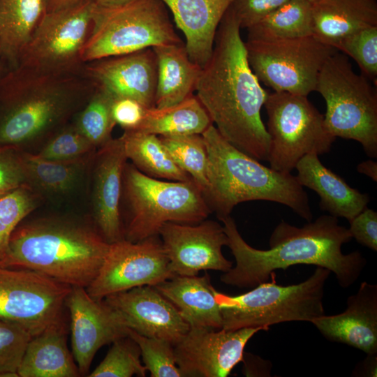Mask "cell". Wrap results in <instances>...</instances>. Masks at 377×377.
<instances>
[{"instance_id": "f546056e", "label": "cell", "mask_w": 377, "mask_h": 377, "mask_svg": "<svg viewBox=\"0 0 377 377\" xmlns=\"http://www.w3.org/2000/svg\"><path fill=\"white\" fill-rule=\"evenodd\" d=\"M119 138L127 160H131L143 174L168 181H193L176 164L159 136L138 131H124Z\"/></svg>"}, {"instance_id": "4fadbf2b", "label": "cell", "mask_w": 377, "mask_h": 377, "mask_svg": "<svg viewBox=\"0 0 377 377\" xmlns=\"http://www.w3.org/2000/svg\"><path fill=\"white\" fill-rule=\"evenodd\" d=\"M71 286L37 272L0 265V319L34 337L62 318Z\"/></svg>"}, {"instance_id": "c3c4849f", "label": "cell", "mask_w": 377, "mask_h": 377, "mask_svg": "<svg viewBox=\"0 0 377 377\" xmlns=\"http://www.w3.org/2000/svg\"><path fill=\"white\" fill-rule=\"evenodd\" d=\"M138 0H93L99 7L112 8L123 6Z\"/></svg>"}, {"instance_id": "f907efd6", "label": "cell", "mask_w": 377, "mask_h": 377, "mask_svg": "<svg viewBox=\"0 0 377 377\" xmlns=\"http://www.w3.org/2000/svg\"><path fill=\"white\" fill-rule=\"evenodd\" d=\"M1 57V49H0V58Z\"/></svg>"}, {"instance_id": "4dcf8cb0", "label": "cell", "mask_w": 377, "mask_h": 377, "mask_svg": "<svg viewBox=\"0 0 377 377\" xmlns=\"http://www.w3.org/2000/svg\"><path fill=\"white\" fill-rule=\"evenodd\" d=\"M27 185L46 194H66L80 182L86 158L73 161H53L37 154H20Z\"/></svg>"}, {"instance_id": "7dc6e473", "label": "cell", "mask_w": 377, "mask_h": 377, "mask_svg": "<svg viewBox=\"0 0 377 377\" xmlns=\"http://www.w3.org/2000/svg\"><path fill=\"white\" fill-rule=\"evenodd\" d=\"M359 173L365 175L374 182H377V162L373 160H367L361 162L357 166Z\"/></svg>"}, {"instance_id": "8d00e7d4", "label": "cell", "mask_w": 377, "mask_h": 377, "mask_svg": "<svg viewBox=\"0 0 377 377\" xmlns=\"http://www.w3.org/2000/svg\"><path fill=\"white\" fill-rule=\"evenodd\" d=\"M128 336L140 350V356L151 377H181L174 353V346L167 340L149 337L130 329Z\"/></svg>"}, {"instance_id": "ab89813d", "label": "cell", "mask_w": 377, "mask_h": 377, "mask_svg": "<svg viewBox=\"0 0 377 377\" xmlns=\"http://www.w3.org/2000/svg\"><path fill=\"white\" fill-rule=\"evenodd\" d=\"M31 337L20 325L0 319V377H18L17 370Z\"/></svg>"}, {"instance_id": "6da1fadb", "label": "cell", "mask_w": 377, "mask_h": 377, "mask_svg": "<svg viewBox=\"0 0 377 377\" xmlns=\"http://www.w3.org/2000/svg\"><path fill=\"white\" fill-rule=\"evenodd\" d=\"M230 8L217 29L212 53L202 67L195 91L220 135L238 149L267 161L269 135L260 111L269 93L251 70Z\"/></svg>"}, {"instance_id": "f6af8a7d", "label": "cell", "mask_w": 377, "mask_h": 377, "mask_svg": "<svg viewBox=\"0 0 377 377\" xmlns=\"http://www.w3.org/2000/svg\"><path fill=\"white\" fill-rule=\"evenodd\" d=\"M367 357L360 362L353 371V374L360 376H376L377 354L367 355Z\"/></svg>"}, {"instance_id": "8fae6325", "label": "cell", "mask_w": 377, "mask_h": 377, "mask_svg": "<svg viewBox=\"0 0 377 377\" xmlns=\"http://www.w3.org/2000/svg\"><path fill=\"white\" fill-rule=\"evenodd\" d=\"M249 66L273 91L308 96L316 90L320 71L338 50L313 35L270 41L245 42Z\"/></svg>"}, {"instance_id": "7402d4cb", "label": "cell", "mask_w": 377, "mask_h": 377, "mask_svg": "<svg viewBox=\"0 0 377 377\" xmlns=\"http://www.w3.org/2000/svg\"><path fill=\"white\" fill-rule=\"evenodd\" d=\"M183 32L189 58L202 67L214 48L218 27L233 0H161Z\"/></svg>"}, {"instance_id": "7a4b0ae2", "label": "cell", "mask_w": 377, "mask_h": 377, "mask_svg": "<svg viewBox=\"0 0 377 377\" xmlns=\"http://www.w3.org/2000/svg\"><path fill=\"white\" fill-rule=\"evenodd\" d=\"M228 237V245L235 265L221 276V281L238 288H252L270 279L276 269L295 265H312L334 273L339 285L346 288L358 279L367 260L358 251L342 252V246L352 236L348 228L339 224L338 218L324 214L302 227L281 221L274 229L269 249L250 246L237 230L230 215L219 219Z\"/></svg>"}, {"instance_id": "f35d334b", "label": "cell", "mask_w": 377, "mask_h": 377, "mask_svg": "<svg viewBox=\"0 0 377 377\" xmlns=\"http://www.w3.org/2000/svg\"><path fill=\"white\" fill-rule=\"evenodd\" d=\"M337 50L353 58L362 75L373 81L377 77V26L359 30L345 38Z\"/></svg>"}, {"instance_id": "d590c367", "label": "cell", "mask_w": 377, "mask_h": 377, "mask_svg": "<svg viewBox=\"0 0 377 377\" xmlns=\"http://www.w3.org/2000/svg\"><path fill=\"white\" fill-rule=\"evenodd\" d=\"M36 205V195L27 185L0 198V260L6 254L13 231Z\"/></svg>"}, {"instance_id": "ee69618b", "label": "cell", "mask_w": 377, "mask_h": 377, "mask_svg": "<svg viewBox=\"0 0 377 377\" xmlns=\"http://www.w3.org/2000/svg\"><path fill=\"white\" fill-rule=\"evenodd\" d=\"M349 223L352 237L362 246L377 251V212L367 207Z\"/></svg>"}, {"instance_id": "1f68e13d", "label": "cell", "mask_w": 377, "mask_h": 377, "mask_svg": "<svg viewBox=\"0 0 377 377\" xmlns=\"http://www.w3.org/2000/svg\"><path fill=\"white\" fill-rule=\"evenodd\" d=\"M247 40L270 41L313 35L311 3L290 0L247 29Z\"/></svg>"}, {"instance_id": "9c48e42d", "label": "cell", "mask_w": 377, "mask_h": 377, "mask_svg": "<svg viewBox=\"0 0 377 377\" xmlns=\"http://www.w3.org/2000/svg\"><path fill=\"white\" fill-rule=\"evenodd\" d=\"M181 43L161 0H138L112 8L96 5L82 61L85 64Z\"/></svg>"}, {"instance_id": "ba28073f", "label": "cell", "mask_w": 377, "mask_h": 377, "mask_svg": "<svg viewBox=\"0 0 377 377\" xmlns=\"http://www.w3.org/2000/svg\"><path fill=\"white\" fill-rule=\"evenodd\" d=\"M326 103L324 123L334 138L360 142L377 157V94L364 75L357 74L344 54L336 52L325 62L316 90Z\"/></svg>"}, {"instance_id": "4316f807", "label": "cell", "mask_w": 377, "mask_h": 377, "mask_svg": "<svg viewBox=\"0 0 377 377\" xmlns=\"http://www.w3.org/2000/svg\"><path fill=\"white\" fill-rule=\"evenodd\" d=\"M152 49L157 64L154 107L170 106L193 95L202 67L189 58L185 44L162 45Z\"/></svg>"}, {"instance_id": "9a60e30c", "label": "cell", "mask_w": 377, "mask_h": 377, "mask_svg": "<svg viewBox=\"0 0 377 377\" xmlns=\"http://www.w3.org/2000/svg\"><path fill=\"white\" fill-rule=\"evenodd\" d=\"M262 327L238 330L190 327L174 345L175 362L183 377H226L243 360L244 348Z\"/></svg>"}, {"instance_id": "484cf974", "label": "cell", "mask_w": 377, "mask_h": 377, "mask_svg": "<svg viewBox=\"0 0 377 377\" xmlns=\"http://www.w3.org/2000/svg\"><path fill=\"white\" fill-rule=\"evenodd\" d=\"M18 377H77V364L68 348L63 318L32 337L17 370Z\"/></svg>"}, {"instance_id": "7c38bea8", "label": "cell", "mask_w": 377, "mask_h": 377, "mask_svg": "<svg viewBox=\"0 0 377 377\" xmlns=\"http://www.w3.org/2000/svg\"><path fill=\"white\" fill-rule=\"evenodd\" d=\"M95 6L93 0H87L45 13L22 51L17 67L47 72L82 69V53L91 31Z\"/></svg>"}, {"instance_id": "681fc988", "label": "cell", "mask_w": 377, "mask_h": 377, "mask_svg": "<svg viewBox=\"0 0 377 377\" xmlns=\"http://www.w3.org/2000/svg\"><path fill=\"white\" fill-rule=\"evenodd\" d=\"M308 1H309V2H311V3H313V2H314V1H317V0H308Z\"/></svg>"}, {"instance_id": "d6986e66", "label": "cell", "mask_w": 377, "mask_h": 377, "mask_svg": "<svg viewBox=\"0 0 377 377\" xmlns=\"http://www.w3.org/2000/svg\"><path fill=\"white\" fill-rule=\"evenodd\" d=\"M84 70L113 97H128L154 107L157 64L152 48L87 62Z\"/></svg>"}, {"instance_id": "cb8c5ba5", "label": "cell", "mask_w": 377, "mask_h": 377, "mask_svg": "<svg viewBox=\"0 0 377 377\" xmlns=\"http://www.w3.org/2000/svg\"><path fill=\"white\" fill-rule=\"evenodd\" d=\"M154 287L177 309L190 327L222 328V316L207 273L175 276Z\"/></svg>"}, {"instance_id": "d6a6232c", "label": "cell", "mask_w": 377, "mask_h": 377, "mask_svg": "<svg viewBox=\"0 0 377 377\" xmlns=\"http://www.w3.org/2000/svg\"><path fill=\"white\" fill-rule=\"evenodd\" d=\"M159 138L176 164L192 179L205 197L209 188L208 156L202 134Z\"/></svg>"}, {"instance_id": "836d02e7", "label": "cell", "mask_w": 377, "mask_h": 377, "mask_svg": "<svg viewBox=\"0 0 377 377\" xmlns=\"http://www.w3.org/2000/svg\"><path fill=\"white\" fill-rule=\"evenodd\" d=\"M112 99L110 94L96 85L77 115L75 126L95 147H100L112 139V131L116 125L112 114Z\"/></svg>"}, {"instance_id": "5bb4252c", "label": "cell", "mask_w": 377, "mask_h": 377, "mask_svg": "<svg viewBox=\"0 0 377 377\" xmlns=\"http://www.w3.org/2000/svg\"><path fill=\"white\" fill-rule=\"evenodd\" d=\"M175 277L158 235L132 242L110 244L99 272L86 288L96 300L133 288L156 286Z\"/></svg>"}, {"instance_id": "3957f363", "label": "cell", "mask_w": 377, "mask_h": 377, "mask_svg": "<svg viewBox=\"0 0 377 377\" xmlns=\"http://www.w3.org/2000/svg\"><path fill=\"white\" fill-rule=\"evenodd\" d=\"M0 145L33 142L64 123L87 102L96 84L84 68L47 72L18 66L1 84Z\"/></svg>"}, {"instance_id": "44dd1931", "label": "cell", "mask_w": 377, "mask_h": 377, "mask_svg": "<svg viewBox=\"0 0 377 377\" xmlns=\"http://www.w3.org/2000/svg\"><path fill=\"white\" fill-rule=\"evenodd\" d=\"M339 314L316 318L311 323L328 341L377 354V285L363 281Z\"/></svg>"}, {"instance_id": "bcb514c9", "label": "cell", "mask_w": 377, "mask_h": 377, "mask_svg": "<svg viewBox=\"0 0 377 377\" xmlns=\"http://www.w3.org/2000/svg\"><path fill=\"white\" fill-rule=\"evenodd\" d=\"M87 0H45V13H51L76 6Z\"/></svg>"}, {"instance_id": "5b68a950", "label": "cell", "mask_w": 377, "mask_h": 377, "mask_svg": "<svg viewBox=\"0 0 377 377\" xmlns=\"http://www.w3.org/2000/svg\"><path fill=\"white\" fill-rule=\"evenodd\" d=\"M207 156L209 188L205 195L219 219L239 203L266 200L290 208L309 222L313 214L304 187L291 173L261 164L226 140L211 124L202 133Z\"/></svg>"}, {"instance_id": "60d3db41", "label": "cell", "mask_w": 377, "mask_h": 377, "mask_svg": "<svg viewBox=\"0 0 377 377\" xmlns=\"http://www.w3.org/2000/svg\"><path fill=\"white\" fill-rule=\"evenodd\" d=\"M14 147L0 149V198L11 191L27 185L20 154Z\"/></svg>"}, {"instance_id": "277c9868", "label": "cell", "mask_w": 377, "mask_h": 377, "mask_svg": "<svg viewBox=\"0 0 377 377\" xmlns=\"http://www.w3.org/2000/svg\"><path fill=\"white\" fill-rule=\"evenodd\" d=\"M110 244L97 230L64 219H41L13 231L0 265L37 272L87 288L98 275Z\"/></svg>"}, {"instance_id": "d4e9b609", "label": "cell", "mask_w": 377, "mask_h": 377, "mask_svg": "<svg viewBox=\"0 0 377 377\" xmlns=\"http://www.w3.org/2000/svg\"><path fill=\"white\" fill-rule=\"evenodd\" d=\"M311 13L313 36L336 49L348 36L377 26V0H317Z\"/></svg>"}, {"instance_id": "52a82bcc", "label": "cell", "mask_w": 377, "mask_h": 377, "mask_svg": "<svg viewBox=\"0 0 377 377\" xmlns=\"http://www.w3.org/2000/svg\"><path fill=\"white\" fill-rule=\"evenodd\" d=\"M331 272L317 267L306 280L289 286L278 285L275 272L271 281L262 283L244 294L229 295L215 290L222 316V328L238 330L290 321L311 322L325 314V283Z\"/></svg>"}, {"instance_id": "ac0fdd59", "label": "cell", "mask_w": 377, "mask_h": 377, "mask_svg": "<svg viewBox=\"0 0 377 377\" xmlns=\"http://www.w3.org/2000/svg\"><path fill=\"white\" fill-rule=\"evenodd\" d=\"M103 300L130 329L144 336L167 340L174 346L190 330L176 307L154 286L133 288Z\"/></svg>"}, {"instance_id": "8992f818", "label": "cell", "mask_w": 377, "mask_h": 377, "mask_svg": "<svg viewBox=\"0 0 377 377\" xmlns=\"http://www.w3.org/2000/svg\"><path fill=\"white\" fill-rule=\"evenodd\" d=\"M120 213L124 239L137 242L158 235L168 222L197 223L212 213L193 181L150 177L126 162L122 177Z\"/></svg>"}, {"instance_id": "603a6c76", "label": "cell", "mask_w": 377, "mask_h": 377, "mask_svg": "<svg viewBox=\"0 0 377 377\" xmlns=\"http://www.w3.org/2000/svg\"><path fill=\"white\" fill-rule=\"evenodd\" d=\"M299 184L320 197V208L335 217L350 221L367 207L370 197L350 186L341 177L326 168L316 154L303 156L295 166Z\"/></svg>"}, {"instance_id": "b9f144b4", "label": "cell", "mask_w": 377, "mask_h": 377, "mask_svg": "<svg viewBox=\"0 0 377 377\" xmlns=\"http://www.w3.org/2000/svg\"><path fill=\"white\" fill-rule=\"evenodd\" d=\"M290 0H233L230 8L241 29H248Z\"/></svg>"}, {"instance_id": "7bdbcfd3", "label": "cell", "mask_w": 377, "mask_h": 377, "mask_svg": "<svg viewBox=\"0 0 377 377\" xmlns=\"http://www.w3.org/2000/svg\"><path fill=\"white\" fill-rule=\"evenodd\" d=\"M147 107L128 97H113L112 114L117 124L124 131H133L141 124Z\"/></svg>"}, {"instance_id": "ffe728a7", "label": "cell", "mask_w": 377, "mask_h": 377, "mask_svg": "<svg viewBox=\"0 0 377 377\" xmlns=\"http://www.w3.org/2000/svg\"><path fill=\"white\" fill-rule=\"evenodd\" d=\"M92 209L97 230L112 244L124 239L120 213L122 177L127 162L120 138L99 147L94 156Z\"/></svg>"}, {"instance_id": "e0dca14e", "label": "cell", "mask_w": 377, "mask_h": 377, "mask_svg": "<svg viewBox=\"0 0 377 377\" xmlns=\"http://www.w3.org/2000/svg\"><path fill=\"white\" fill-rule=\"evenodd\" d=\"M65 306L70 314L72 354L80 375L84 376L96 352L128 336L130 328L117 311L103 300L92 298L85 288L71 287Z\"/></svg>"}, {"instance_id": "74e56055", "label": "cell", "mask_w": 377, "mask_h": 377, "mask_svg": "<svg viewBox=\"0 0 377 377\" xmlns=\"http://www.w3.org/2000/svg\"><path fill=\"white\" fill-rule=\"evenodd\" d=\"M95 148L73 124L58 130L37 155L53 161H73L85 158Z\"/></svg>"}, {"instance_id": "83f0119b", "label": "cell", "mask_w": 377, "mask_h": 377, "mask_svg": "<svg viewBox=\"0 0 377 377\" xmlns=\"http://www.w3.org/2000/svg\"><path fill=\"white\" fill-rule=\"evenodd\" d=\"M45 13V0H0L1 57L14 68Z\"/></svg>"}, {"instance_id": "2e32d148", "label": "cell", "mask_w": 377, "mask_h": 377, "mask_svg": "<svg viewBox=\"0 0 377 377\" xmlns=\"http://www.w3.org/2000/svg\"><path fill=\"white\" fill-rule=\"evenodd\" d=\"M169 267L174 276H196L200 271L226 272L232 262L225 258L228 245L223 226L207 219L197 223L168 222L158 232Z\"/></svg>"}, {"instance_id": "f1b7e54d", "label": "cell", "mask_w": 377, "mask_h": 377, "mask_svg": "<svg viewBox=\"0 0 377 377\" xmlns=\"http://www.w3.org/2000/svg\"><path fill=\"white\" fill-rule=\"evenodd\" d=\"M213 124L194 94L175 105L147 108L140 126L133 131L158 136L202 134Z\"/></svg>"}, {"instance_id": "30bf717a", "label": "cell", "mask_w": 377, "mask_h": 377, "mask_svg": "<svg viewBox=\"0 0 377 377\" xmlns=\"http://www.w3.org/2000/svg\"><path fill=\"white\" fill-rule=\"evenodd\" d=\"M264 105L270 138L267 157L270 168L291 173L305 155L330 151L336 138L327 130L324 115L306 96L273 91Z\"/></svg>"}, {"instance_id": "e575fe53", "label": "cell", "mask_w": 377, "mask_h": 377, "mask_svg": "<svg viewBox=\"0 0 377 377\" xmlns=\"http://www.w3.org/2000/svg\"><path fill=\"white\" fill-rule=\"evenodd\" d=\"M140 355L139 346L129 336L118 339L112 343L105 358L88 376L145 377L147 369Z\"/></svg>"}]
</instances>
